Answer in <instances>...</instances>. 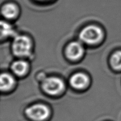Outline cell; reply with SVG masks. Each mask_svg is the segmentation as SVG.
Returning a JSON list of instances; mask_svg holds the SVG:
<instances>
[{
	"instance_id": "cell-1",
	"label": "cell",
	"mask_w": 121,
	"mask_h": 121,
	"mask_svg": "<svg viewBox=\"0 0 121 121\" xmlns=\"http://www.w3.org/2000/svg\"><path fill=\"white\" fill-rule=\"evenodd\" d=\"M31 48L30 40L24 35L15 36L13 43V50L16 56H27L30 54Z\"/></svg>"
},
{
	"instance_id": "cell-2",
	"label": "cell",
	"mask_w": 121,
	"mask_h": 121,
	"mask_svg": "<svg viewBox=\"0 0 121 121\" xmlns=\"http://www.w3.org/2000/svg\"><path fill=\"white\" fill-rule=\"evenodd\" d=\"M80 39L87 44H94L100 41L103 37V32L99 27L89 26L85 27L80 33Z\"/></svg>"
},
{
	"instance_id": "cell-3",
	"label": "cell",
	"mask_w": 121,
	"mask_h": 121,
	"mask_svg": "<svg viewBox=\"0 0 121 121\" xmlns=\"http://www.w3.org/2000/svg\"><path fill=\"white\" fill-rule=\"evenodd\" d=\"M26 114L30 118L37 121L44 120L49 115V110L46 106L37 104L28 108L26 110Z\"/></svg>"
},
{
	"instance_id": "cell-4",
	"label": "cell",
	"mask_w": 121,
	"mask_h": 121,
	"mask_svg": "<svg viewBox=\"0 0 121 121\" xmlns=\"http://www.w3.org/2000/svg\"><path fill=\"white\" fill-rule=\"evenodd\" d=\"M43 87L46 92L50 95H57L64 88L62 80L55 77H50L44 80Z\"/></svg>"
},
{
	"instance_id": "cell-5",
	"label": "cell",
	"mask_w": 121,
	"mask_h": 121,
	"mask_svg": "<svg viewBox=\"0 0 121 121\" xmlns=\"http://www.w3.org/2000/svg\"><path fill=\"white\" fill-rule=\"evenodd\" d=\"M84 50L82 45L79 42H72L66 48L67 56L72 60H77L82 56Z\"/></svg>"
},
{
	"instance_id": "cell-6",
	"label": "cell",
	"mask_w": 121,
	"mask_h": 121,
	"mask_svg": "<svg viewBox=\"0 0 121 121\" xmlns=\"http://www.w3.org/2000/svg\"><path fill=\"white\" fill-rule=\"evenodd\" d=\"M89 83V78L83 73H78L74 74L70 79V83L73 87L78 89L84 88Z\"/></svg>"
},
{
	"instance_id": "cell-7",
	"label": "cell",
	"mask_w": 121,
	"mask_h": 121,
	"mask_svg": "<svg viewBox=\"0 0 121 121\" xmlns=\"http://www.w3.org/2000/svg\"><path fill=\"white\" fill-rule=\"evenodd\" d=\"M14 80L13 77L7 73L2 74L0 78V87L2 91L9 90L14 86Z\"/></svg>"
},
{
	"instance_id": "cell-8",
	"label": "cell",
	"mask_w": 121,
	"mask_h": 121,
	"mask_svg": "<svg viewBox=\"0 0 121 121\" xmlns=\"http://www.w3.org/2000/svg\"><path fill=\"white\" fill-rule=\"evenodd\" d=\"M17 13V7L14 4H6L2 8V15L7 18H13L15 17Z\"/></svg>"
},
{
	"instance_id": "cell-9",
	"label": "cell",
	"mask_w": 121,
	"mask_h": 121,
	"mask_svg": "<svg viewBox=\"0 0 121 121\" xmlns=\"http://www.w3.org/2000/svg\"><path fill=\"white\" fill-rule=\"evenodd\" d=\"M13 72L18 76L23 75L28 69V64L26 61L19 60L14 62L12 65Z\"/></svg>"
},
{
	"instance_id": "cell-10",
	"label": "cell",
	"mask_w": 121,
	"mask_h": 121,
	"mask_svg": "<svg viewBox=\"0 0 121 121\" xmlns=\"http://www.w3.org/2000/svg\"><path fill=\"white\" fill-rule=\"evenodd\" d=\"M1 34L2 36L8 37L15 35V33L13 27L8 23L2 21L1 22Z\"/></svg>"
},
{
	"instance_id": "cell-11",
	"label": "cell",
	"mask_w": 121,
	"mask_h": 121,
	"mask_svg": "<svg viewBox=\"0 0 121 121\" xmlns=\"http://www.w3.org/2000/svg\"><path fill=\"white\" fill-rule=\"evenodd\" d=\"M111 62L113 68L121 69V52H116L112 55Z\"/></svg>"
},
{
	"instance_id": "cell-12",
	"label": "cell",
	"mask_w": 121,
	"mask_h": 121,
	"mask_svg": "<svg viewBox=\"0 0 121 121\" xmlns=\"http://www.w3.org/2000/svg\"><path fill=\"white\" fill-rule=\"evenodd\" d=\"M39 1H47V0H39Z\"/></svg>"
}]
</instances>
